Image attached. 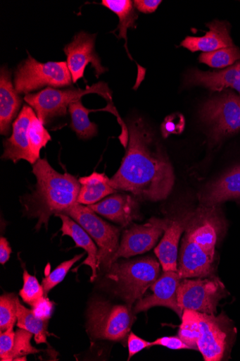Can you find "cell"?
<instances>
[{
    "label": "cell",
    "instance_id": "obj_14",
    "mask_svg": "<svg viewBox=\"0 0 240 361\" xmlns=\"http://www.w3.org/2000/svg\"><path fill=\"white\" fill-rule=\"evenodd\" d=\"M182 280L178 271H164L151 286L153 293L137 303L134 314L160 306L172 310L182 318L184 311L178 304V288Z\"/></svg>",
    "mask_w": 240,
    "mask_h": 361
},
{
    "label": "cell",
    "instance_id": "obj_9",
    "mask_svg": "<svg viewBox=\"0 0 240 361\" xmlns=\"http://www.w3.org/2000/svg\"><path fill=\"white\" fill-rule=\"evenodd\" d=\"M87 316L91 337L113 341L125 339L134 320L128 307L98 300L90 304Z\"/></svg>",
    "mask_w": 240,
    "mask_h": 361
},
{
    "label": "cell",
    "instance_id": "obj_22",
    "mask_svg": "<svg viewBox=\"0 0 240 361\" xmlns=\"http://www.w3.org/2000/svg\"><path fill=\"white\" fill-rule=\"evenodd\" d=\"M62 221L61 231L62 236H68L73 239L77 247H82L87 252V257L82 265L89 266L92 271L91 281H94L97 277L96 271L99 267L98 254L99 249L94 244L92 238L77 221L70 216L64 214H58Z\"/></svg>",
    "mask_w": 240,
    "mask_h": 361
},
{
    "label": "cell",
    "instance_id": "obj_21",
    "mask_svg": "<svg viewBox=\"0 0 240 361\" xmlns=\"http://www.w3.org/2000/svg\"><path fill=\"white\" fill-rule=\"evenodd\" d=\"M210 30L202 37H187L181 46L192 52H212L234 47L230 25L226 21L215 20L208 24Z\"/></svg>",
    "mask_w": 240,
    "mask_h": 361
},
{
    "label": "cell",
    "instance_id": "obj_34",
    "mask_svg": "<svg viewBox=\"0 0 240 361\" xmlns=\"http://www.w3.org/2000/svg\"><path fill=\"white\" fill-rule=\"evenodd\" d=\"M127 345L129 350L128 360L135 354L152 347L151 342H148L132 333H130L128 336Z\"/></svg>",
    "mask_w": 240,
    "mask_h": 361
},
{
    "label": "cell",
    "instance_id": "obj_11",
    "mask_svg": "<svg viewBox=\"0 0 240 361\" xmlns=\"http://www.w3.org/2000/svg\"><path fill=\"white\" fill-rule=\"evenodd\" d=\"M227 295L224 283L213 276L194 280L184 279L178 288V304L183 311L216 314L220 302Z\"/></svg>",
    "mask_w": 240,
    "mask_h": 361
},
{
    "label": "cell",
    "instance_id": "obj_31",
    "mask_svg": "<svg viewBox=\"0 0 240 361\" xmlns=\"http://www.w3.org/2000/svg\"><path fill=\"white\" fill-rule=\"evenodd\" d=\"M32 336L31 333L21 328L15 332L14 345L8 355V361L26 360V355L40 352L31 345Z\"/></svg>",
    "mask_w": 240,
    "mask_h": 361
},
{
    "label": "cell",
    "instance_id": "obj_8",
    "mask_svg": "<svg viewBox=\"0 0 240 361\" xmlns=\"http://www.w3.org/2000/svg\"><path fill=\"white\" fill-rule=\"evenodd\" d=\"M200 117L215 144L236 135L240 130V96L226 91L212 98L202 106Z\"/></svg>",
    "mask_w": 240,
    "mask_h": 361
},
{
    "label": "cell",
    "instance_id": "obj_15",
    "mask_svg": "<svg viewBox=\"0 0 240 361\" xmlns=\"http://www.w3.org/2000/svg\"><path fill=\"white\" fill-rule=\"evenodd\" d=\"M35 111L28 106H24L20 114L13 123V134L4 141L3 159L12 160L15 164L24 159L35 165L37 160L33 157L30 146V126Z\"/></svg>",
    "mask_w": 240,
    "mask_h": 361
},
{
    "label": "cell",
    "instance_id": "obj_3",
    "mask_svg": "<svg viewBox=\"0 0 240 361\" xmlns=\"http://www.w3.org/2000/svg\"><path fill=\"white\" fill-rule=\"evenodd\" d=\"M37 179L36 190L29 196L28 209L39 219L37 228L46 226L52 214H63L77 203L81 184L73 176L56 172L45 159H39L32 167Z\"/></svg>",
    "mask_w": 240,
    "mask_h": 361
},
{
    "label": "cell",
    "instance_id": "obj_16",
    "mask_svg": "<svg viewBox=\"0 0 240 361\" xmlns=\"http://www.w3.org/2000/svg\"><path fill=\"white\" fill-rule=\"evenodd\" d=\"M88 207L95 213L122 226L140 218L138 202L127 194L114 193L104 200Z\"/></svg>",
    "mask_w": 240,
    "mask_h": 361
},
{
    "label": "cell",
    "instance_id": "obj_5",
    "mask_svg": "<svg viewBox=\"0 0 240 361\" xmlns=\"http://www.w3.org/2000/svg\"><path fill=\"white\" fill-rule=\"evenodd\" d=\"M89 93H97L111 102V94L108 85L99 82L86 90L70 89L58 90L48 87L39 92L27 94L24 100L35 111L39 119L44 125H48L56 118L64 116L68 108Z\"/></svg>",
    "mask_w": 240,
    "mask_h": 361
},
{
    "label": "cell",
    "instance_id": "obj_4",
    "mask_svg": "<svg viewBox=\"0 0 240 361\" xmlns=\"http://www.w3.org/2000/svg\"><path fill=\"white\" fill-rule=\"evenodd\" d=\"M160 264L153 257L116 261L108 271V277L117 283L119 294L130 307L143 299L159 278Z\"/></svg>",
    "mask_w": 240,
    "mask_h": 361
},
{
    "label": "cell",
    "instance_id": "obj_33",
    "mask_svg": "<svg viewBox=\"0 0 240 361\" xmlns=\"http://www.w3.org/2000/svg\"><path fill=\"white\" fill-rule=\"evenodd\" d=\"M15 332L13 326L9 328L5 332H1L0 336V359L2 361H8V355L11 352L15 341Z\"/></svg>",
    "mask_w": 240,
    "mask_h": 361
},
{
    "label": "cell",
    "instance_id": "obj_38",
    "mask_svg": "<svg viewBox=\"0 0 240 361\" xmlns=\"http://www.w3.org/2000/svg\"><path fill=\"white\" fill-rule=\"evenodd\" d=\"M32 311L38 317L43 320L50 318L52 310L51 303L46 298L42 299L36 305L32 307Z\"/></svg>",
    "mask_w": 240,
    "mask_h": 361
},
{
    "label": "cell",
    "instance_id": "obj_13",
    "mask_svg": "<svg viewBox=\"0 0 240 361\" xmlns=\"http://www.w3.org/2000/svg\"><path fill=\"white\" fill-rule=\"evenodd\" d=\"M96 36L81 31L75 37L73 41L64 48L68 68L74 83L84 78L85 69L89 63L95 70L96 78L108 71V69L101 65L100 58L96 53Z\"/></svg>",
    "mask_w": 240,
    "mask_h": 361
},
{
    "label": "cell",
    "instance_id": "obj_26",
    "mask_svg": "<svg viewBox=\"0 0 240 361\" xmlns=\"http://www.w3.org/2000/svg\"><path fill=\"white\" fill-rule=\"evenodd\" d=\"M93 111L86 109L81 100L68 107L72 117L71 126L80 139L88 140L97 135V126L90 121L89 114Z\"/></svg>",
    "mask_w": 240,
    "mask_h": 361
},
{
    "label": "cell",
    "instance_id": "obj_6",
    "mask_svg": "<svg viewBox=\"0 0 240 361\" xmlns=\"http://www.w3.org/2000/svg\"><path fill=\"white\" fill-rule=\"evenodd\" d=\"M63 214L77 221L98 245L99 267L108 271L118 250L120 229L102 220L89 207L76 203Z\"/></svg>",
    "mask_w": 240,
    "mask_h": 361
},
{
    "label": "cell",
    "instance_id": "obj_10",
    "mask_svg": "<svg viewBox=\"0 0 240 361\" xmlns=\"http://www.w3.org/2000/svg\"><path fill=\"white\" fill-rule=\"evenodd\" d=\"M200 337L198 350L206 361H220L229 355L236 337L230 319L222 313H200Z\"/></svg>",
    "mask_w": 240,
    "mask_h": 361
},
{
    "label": "cell",
    "instance_id": "obj_12",
    "mask_svg": "<svg viewBox=\"0 0 240 361\" xmlns=\"http://www.w3.org/2000/svg\"><path fill=\"white\" fill-rule=\"evenodd\" d=\"M169 221L153 217L143 225L134 224L127 228L114 257V262L121 257L128 258L151 250L165 233Z\"/></svg>",
    "mask_w": 240,
    "mask_h": 361
},
{
    "label": "cell",
    "instance_id": "obj_32",
    "mask_svg": "<svg viewBox=\"0 0 240 361\" xmlns=\"http://www.w3.org/2000/svg\"><path fill=\"white\" fill-rule=\"evenodd\" d=\"M84 253L75 256L70 260L63 262L58 266L48 277L43 280L42 286L44 287L45 293H48L55 286L58 285L63 281L68 271L83 257Z\"/></svg>",
    "mask_w": 240,
    "mask_h": 361
},
{
    "label": "cell",
    "instance_id": "obj_19",
    "mask_svg": "<svg viewBox=\"0 0 240 361\" xmlns=\"http://www.w3.org/2000/svg\"><path fill=\"white\" fill-rule=\"evenodd\" d=\"M22 103V97L12 82L11 72L2 67L0 72V133L2 135H10L11 126Z\"/></svg>",
    "mask_w": 240,
    "mask_h": 361
},
{
    "label": "cell",
    "instance_id": "obj_29",
    "mask_svg": "<svg viewBox=\"0 0 240 361\" xmlns=\"http://www.w3.org/2000/svg\"><path fill=\"white\" fill-rule=\"evenodd\" d=\"M15 294L6 293L0 298V331L5 332L17 321V301Z\"/></svg>",
    "mask_w": 240,
    "mask_h": 361
},
{
    "label": "cell",
    "instance_id": "obj_18",
    "mask_svg": "<svg viewBox=\"0 0 240 361\" xmlns=\"http://www.w3.org/2000/svg\"><path fill=\"white\" fill-rule=\"evenodd\" d=\"M184 83L189 86H202L216 92L231 88L240 94V61L222 71H191L186 75Z\"/></svg>",
    "mask_w": 240,
    "mask_h": 361
},
{
    "label": "cell",
    "instance_id": "obj_37",
    "mask_svg": "<svg viewBox=\"0 0 240 361\" xmlns=\"http://www.w3.org/2000/svg\"><path fill=\"white\" fill-rule=\"evenodd\" d=\"M161 3L160 0H135L134 6L141 13L150 14L154 13Z\"/></svg>",
    "mask_w": 240,
    "mask_h": 361
},
{
    "label": "cell",
    "instance_id": "obj_35",
    "mask_svg": "<svg viewBox=\"0 0 240 361\" xmlns=\"http://www.w3.org/2000/svg\"><path fill=\"white\" fill-rule=\"evenodd\" d=\"M152 346L160 345L172 350L190 349L189 347L179 337H163L151 342Z\"/></svg>",
    "mask_w": 240,
    "mask_h": 361
},
{
    "label": "cell",
    "instance_id": "obj_23",
    "mask_svg": "<svg viewBox=\"0 0 240 361\" xmlns=\"http://www.w3.org/2000/svg\"><path fill=\"white\" fill-rule=\"evenodd\" d=\"M110 179L105 173L96 172L80 178L81 189L77 203L82 205H92L110 195L117 192L118 190L110 185Z\"/></svg>",
    "mask_w": 240,
    "mask_h": 361
},
{
    "label": "cell",
    "instance_id": "obj_28",
    "mask_svg": "<svg viewBox=\"0 0 240 361\" xmlns=\"http://www.w3.org/2000/svg\"><path fill=\"white\" fill-rule=\"evenodd\" d=\"M201 63L210 66L213 68L230 67L240 59V49L234 46L221 49L212 52H204L198 58Z\"/></svg>",
    "mask_w": 240,
    "mask_h": 361
},
{
    "label": "cell",
    "instance_id": "obj_36",
    "mask_svg": "<svg viewBox=\"0 0 240 361\" xmlns=\"http://www.w3.org/2000/svg\"><path fill=\"white\" fill-rule=\"evenodd\" d=\"M177 117L169 116L167 117L165 120V122L162 125V133L164 137H167L170 134H177L179 133L178 130H182V128H184V123L176 124L177 122L175 121ZM183 118L180 119L177 123L183 121Z\"/></svg>",
    "mask_w": 240,
    "mask_h": 361
},
{
    "label": "cell",
    "instance_id": "obj_25",
    "mask_svg": "<svg viewBox=\"0 0 240 361\" xmlns=\"http://www.w3.org/2000/svg\"><path fill=\"white\" fill-rule=\"evenodd\" d=\"M17 325L35 336L38 344L47 342L46 324L44 320L38 317L32 310H30L17 301Z\"/></svg>",
    "mask_w": 240,
    "mask_h": 361
},
{
    "label": "cell",
    "instance_id": "obj_1",
    "mask_svg": "<svg viewBox=\"0 0 240 361\" xmlns=\"http://www.w3.org/2000/svg\"><path fill=\"white\" fill-rule=\"evenodd\" d=\"M127 130L126 153L110 185L141 200H165L173 189L175 176L164 148L141 118L130 122Z\"/></svg>",
    "mask_w": 240,
    "mask_h": 361
},
{
    "label": "cell",
    "instance_id": "obj_17",
    "mask_svg": "<svg viewBox=\"0 0 240 361\" xmlns=\"http://www.w3.org/2000/svg\"><path fill=\"white\" fill-rule=\"evenodd\" d=\"M200 201L204 207H217L230 200H240V165L210 183L201 193Z\"/></svg>",
    "mask_w": 240,
    "mask_h": 361
},
{
    "label": "cell",
    "instance_id": "obj_7",
    "mask_svg": "<svg viewBox=\"0 0 240 361\" xmlns=\"http://www.w3.org/2000/svg\"><path fill=\"white\" fill-rule=\"evenodd\" d=\"M72 82L67 62L41 63L30 54L26 60L19 64L14 80L15 88L20 94H27L45 86H70Z\"/></svg>",
    "mask_w": 240,
    "mask_h": 361
},
{
    "label": "cell",
    "instance_id": "obj_24",
    "mask_svg": "<svg viewBox=\"0 0 240 361\" xmlns=\"http://www.w3.org/2000/svg\"><path fill=\"white\" fill-rule=\"evenodd\" d=\"M101 4L119 17L118 37L124 39L127 43V30L128 28L136 27L135 21L139 18V15L135 13L134 3L130 0H103Z\"/></svg>",
    "mask_w": 240,
    "mask_h": 361
},
{
    "label": "cell",
    "instance_id": "obj_39",
    "mask_svg": "<svg viewBox=\"0 0 240 361\" xmlns=\"http://www.w3.org/2000/svg\"><path fill=\"white\" fill-rule=\"evenodd\" d=\"M12 249L6 238H1L0 239V262L2 265H5L10 259Z\"/></svg>",
    "mask_w": 240,
    "mask_h": 361
},
{
    "label": "cell",
    "instance_id": "obj_27",
    "mask_svg": "<svg viewBox=\"0 0 240 361\" xmlns=\"http://www.w3.org/2000/svg\"><path fill=\"white\" fill-rule=\"evenodd\" d=\"M199 319V312L190 310H184L178 336L191 350H198L200 337Z\"/></svg>",
    "mask_w": 240,
    "mask_h": 361
},
{
    "label": "cell",
    "instance_id": "obj_30",
    "mask_svg": "<svg viewBox=\"0 0 240 361\" xmlns=\"http://www.w3.org/2000/svg\"><path fill=\"white\" fill-rule=\"evenodd\" d=\"M23 282L20 296L24 302L32 307L44 298V287L40 285L35 276L30 275L27 271H24Z\"/></svg>",
    "mask_w": 240,
    "mask_h": 361
},
{
    "label": "cell",
    "instance_id": "obj_2",
    "mask_svg": "<svg viewBox=\"0 0 240 361\" xmlns=\"http://www.w3.org/2000/svg\"><path fill=\"white\" fill-rule=\"evenodd\" d=\"M184 216L179 276L182 279L211 276L215 269L216 246L225 233V221L217 207L202 206Z\"/></svg>",
    "mask_w": 240,
    "mask_h": 361
},
{
    "label": "cell",
    "instance_id": "obj_20",
    "mask_svg": "<svg viewBox=\"0 0 240 361\" xmlns=\"http://www.w3.org/2000/svg\"><path fill=\"white\" fill-rule=\"evenodd\" d=\"M185 226L184 216L169 221L162 240L154 250L163 271H178V247Z\"/></svg>",
    "mask_w": 240,
    "mask_h": 361
}]
</instances>
